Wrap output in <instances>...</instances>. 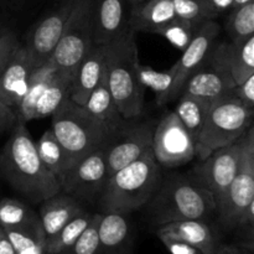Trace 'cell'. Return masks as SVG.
<instances>
[{
    "label": "cell",
    "mask_w": 254,
    "mask_h": 254,
    "mask_svg": "<svg viewBox=\"0 0 254 254\" xmlns=\"http://www.w3.org/2000/svg\"><path fill=\"white\" fill-rule=\"evenodd\" d=\"M138 77L144 88H150L156 94V104L159 107L169 103L171 87H173V74L170 69L159 72L149 66L138 64Z\"/></svg>",
    "instance_id": "cell-33"
},
{
    "label": "cell",
    "mask_w": 254,
    "mask_h": 254,
    "mask_svg": "<svg viewBox=\"0 0 254 254\" xmlns=\"http://www.w3.org/2000/svg\"><path fill=\"white\" fill-rule=\"evenodd\" d=\"M141 117L126 119L109 134L102 146L106 158L108 175L134 163L149 151H153V133L155 124L140 121Z\"/></svg>",
    "instance_id": "cell-9"
},
{
    "label": "cell",
    "mask_w": 254,
    "mask_h": 254,
    "mask_svg": "<svg viewBox=\"0 0 254 254\" xmlns=\"http://www.w3.org/2000/svg\"><path fill=\"white\" fill-rule=\"evenodd\" d=\"M176 101L178 104L174 112L196 143L212 102L186 93H181Z\"/></svg>",
    "instance_id": "cell-29"
},
{
    "label": "cell",
    "mask_w": 254,
    "mask_h": 254,
    "mask_svg": "<svg viewBox=\"0 0 254 254\" xmlns=\"http://www.w3.org/2000/svg\"><path fill=\"white\" fill-rule=\"evenodd\" d=\"M138 64V46L133 30L107 45V83L124 119L139 118L144 114L145 88L139 81Z\"/></svg>",
    "instance_id": "cell-4"
},
{
    "label": "cell",
    "mask_w": 254,
    "mask_h": 254,
    "mask_svg": "<svg viewBox=\"0 0 254 254\" xmlns=\"http://www.w3.org/2000/svg\"><path fill=\"white\" fill-rule=\"evenodd\" d=\"M129 0H93V44L109 45L129 31Z\"/></svg>",
    "instance_id": "cell-16"
},
{
    "label": "cell",
    "mask_w": 254,
    "mask_h": 254,
    "mask_svg": "<svg viewBox=\"0 0 254 254\" xmlns=\"http://www.w3.org/2000/svg\"><path fill=\"white\" fill-rule=\"evenodd\" d=\"M35 146H36L40 160L59 179L60 184H61V179L64 178L66 171L71 168L72 164L68 154L66 153L51 128L45 130L40 135L39 140L35 143Z\"/></svg>",
    "instance_id": "cell-28"
},
{
    "label": "cell",
    "mask_w": 254,
    "mask_h": 254,
    "mask_svg": "<svg viewBox=\"0 0 254 254\" xmlns=\"http://www.w3.org/2000/svg\"><path fill=\"white\" fill-rule=\"evenodd\" d=\"M198 27H200V25L193 24V22L189 21V20L175 17L170 22L160 27L155 34L159 35V36H163L173 46L184 51L191 42V40L193 39Z\"/></svg>",
    "instance_id": "cell-34"
},
{
    "label": "cell",
    "mask_w": 254,
    "mask_h": 254,
    "mask_svg": "<svg viewBox=\"0 0 254 254\" xmlns=\"http://www.w3.org/2000/svg\"><path fill=\"white\" fill-rule=\"evenodd\" d=\"M135 231L127 213H102L94 254H134Z\"/></svg>",
    "instance_id": "cell-18"
},
{
    "label": "cell",
    "mask_w": 254,
    "mask_h": 254,
    "mask_svg": "<svg viewBox=\"0 0 254 254\" xmlns=\"http://www.w3.org/2000/svg\"><path fill=\"white\" fill-rule=\"evenodd\" d=\"M161 179V166L153 151H149L108 176L97 200L99 212L129 215L143 210L158 190Z\"/></svg>",
    "instance_id": "cell-3"
},
{
    "label": "cell",
    "mask_w": 254,
    "mask_h": 254,
    "mask_svg": "<svg viewBox=\"0 0 254 254\" xmlns=\"http://www.w3.org/2000/svg\"><path fill=\"white\" fill-rule=\"evenodd\" d=\"M0 227L2 230L42 227L39 213L30 203L19 198L4 197L0 200Z\"/></svg>",
    "instance_id": "cell-27"
},
{
    "label": "cell",
    "mask_w": 254,
    "mask_h": 254,
    "mask_svg": "<svg viewBox=\"0 0 254 254\" xmlns=\"http://www.w3.org/2000/svg\"><path fill=\"white\" fill-rule=\"evenodd\" d=\"M103 149L93 151L72 165L61 179V191L82 203L98 200L108 179Z\"/></svg>",
    "instance_id": "cell-12"
},
{
    "label": "cell",
    "mask_w": 254,
    "mask_h": 254,
    "mask_svg": "<svg viewBox=\"0 0 254 254\" xmlns=\"http://www.w3.org/2000/svg\"><path fill=\"white\" fill-rule=\"evenodd\" d=\"M236 86L237 84L230 74L203 62L202 66L186 81L181 93L215 102L233 93Z\"/></svg>",
    "instance_id": "cell-20"
},
{
    "label": "cell",
    "mask_w": 254,
    "mask_h": 254,
    "mask_svg": "<svg viewBox=\"0 0 254 254\" xmlns=\"http://www.w3.org/2000/svg\"><path fill=\"white\" fill-rule=\"evenodd\" d=\"M17 117L16 112L10 107L0 103V135L5 131L12 129V127L16 124Z\"/></svg>",
    "instance_id": "cell-41"
},
{
    "label": "cell",
    "mask_w": 254,
    "mask_h": 254,
    "mask_svg": "<svg viewBox=\"0 0 254 254\" xmlns=\"http://www.w3.org/2000/svg\"><path fill=\"white\" fill-rule=\"evenodd\" d=\"M250 1H253V0H233V7H232V9H235V7H237V6H241V5L247 4V2H250ZM232 9H231V10H232Z\"/></svg>",
    "instance_id": "cell-45"
},
{
    "label": "cell",
    "mask_w": 254,
    "mask_h": 254,
    "mask_svg": "<svg viewBox=\"0 0 254 254\" xmlns=\"http://www.w3.org/2000/svg\"><path fill=\"white\" fill-rule=\"evenodd\" d=\"M254 109L236 97L235 92L212 102L196 139V159L202 160L217 149L240 140L253 126Z\"/></svg>",
    "instance_id": "cell-6"
},
{
    "label": "cell",
    "mask_w": 254,
    "mask_h": 254,
    "mask_svg": "<svg viewBox=\"0 0 254 254\" xmlns=\"http://www.w3.org/2000/svg\"><path fill=\"white\" fill-rule=\"evenodd\" d=\"M141 1H144V0H129V2H130V6L131 5L138 4V2H141Z\"/></svg>",
    "instance_id": "cell-46"
},
{
    "label": "cell",
    "mask_w": 254,
    "mask_h": 254,
    "mask_svg": "<svg viewBox=\"0 0 254 254\" xmlns=\"http://www.w3.org/2000/svg\"><path fill=\"white\" fill-rule=\"evenodd\" d=\"M253 251L246 250V248L240 247L237 245H223L221 243L218 246L217 251L215 254H253Z\"/></svg>",
    "instance_id": "cell-43"
},
{
    "label": "cell",
    "mask_w": 254,
    "mask_h": 254,
    "mask_svg": "<svg viewBox=\"0 0 254 254\" xmlns=\"http://www.w3.org/2000/svg\"><path fill=\"white\" fill-rule=\"evenodd\" d=\"M72 6L73 0H61L56 9L50 11L30 31L25 49L30 54L35 68H39L51 59L64 34Z\"/></svg>",
    "instance_id": "cell-14"
},
{
    "label": "cell",
    "mask_w": 254,
    "mask_h": 254,
    "mask_svg": "<svg viewBox=\"0 0 254 254\" xmlns=\"http://www.w3.org/2000/svg\"><path fill=\"white\" fill-rule=\"evenodd\" d=\"M206 64L230 74L236 84L254 74V36L242 42H215Z\"/></svg>",
    "instance_id": "cell-15"
},
{
    "label": "cell",
    "mask_w": 254,
    "mask_h": 254,
    "mask_svg": "<svg viewBox=\"0 0 254 254\" xmlns=\"http://www.w3.org/2000/svg\"><path fill=\"white\" fill-rule=\"evenodd\" d=\"M50 118L51 130L68 154L72 165L101 149L112 133L83 107L69 98Z\"/></svg>",
    "instance_id": "cell-5"
},
{
    "label": "cell",
    "mask_w": 254,
    "mask_h": 254,
    "mask_svg": "<svg viewBox=\"0 0 254 254\" xmlns=\"http://www.w3.org/2000/svg\"><path fill=\"white\" fill-rule=\"evenodd\" d=\"M0 254H16L4 230H0Z\"/></svg>",
    "instance_id": "cell-44"
},
{
    "label": "cell",
    "mask_w": 254,
    "mask_h": 254,
    "mask_svg": "<svg viewBox=\"0 0 254 254\" xmlns=\"http://www.w3.org/2000/svg\"><path fill=\"white\" fill-rule=\"evenodd\" d=\"M254 202V128L246 131L242 138L240 165L228 188L215 196L216 216L222 228L235 230L243 211Z\"/></svg>",
    "instance_id": "cell-7"
},
{
    "label": "cell",
    "mask_w": 254,
    "mask_h": 254,
    "mask_svg": "<svg viewBox=\"0 0 254 254\" xmlns=\"http://www.w3.org/2000/svg\"><path fill=\"white\" fill-rule=\"evenodd\" d=\"M158 238L161 241L166 250L170 252V254H205L201 252L198 248L193 247L192 245L184 241L179 240V238L170 237V236L165 235H158Z\"/></svg>",
    "instance_id": "cell-39"
},
{
    "label": "cell",
    "mask_w": 254,
    "mask_h": 254,
    "mask_svg": "<svg viewBox=\"0 0 254 254\" xmlns=\"http://www.w3.org/2000/svg\"><path fill=\"white\" fill-rule=\"evenodd\" d=\"M20 42L16 35L9 29L0 26V74L5 69L6 64H9L10 59L12 57L14 52L19 49Z\"/></svg>",
    "instance_id": "cell-38"
},
{
    "label": "cell",
    "mask_w": 254,
    "mask_h": 254,
    "mask_svg": "<svg viewBox=\"0 0 254 254\" xmlns=\"http://www.w3.org/2000/svg\"><path fill=\"white\" fill-rule=\"evenodd\" d=\"M0 179L31 206L61 191L59 179L40 160L26 124L19 121L0 150Z\"/></svg>",
    "instance_id": "cell-1"
},
{
    "label": "cell",
    "mask_w": 254,
    "mask_h": 254,
    "mask_svg": "<svg viewBox=\"0 0 254 254\" xmlns=\"http://www.w3.org/2000/svg\"><path fill=\"white\" fill-rule=\"evenodd\" d=\"M175 17L173 0H144L130 6L129 29L134 32L155 34Z\"/></svg>",
    "instance_id": "cell-23"
},
{
    "label": "cell",
    "mask_w": 254,
    "mask_h": 254,
    "mask_svg": "<svg viewBox=\"0 0 254 254\" xmlns=\"http://www.w3.org/2000/svg\"><path fill=\"white\" fill-rule=\"evenodd\" d=\"M101 217V212L94 213L91 223L86 228V231L82 233L81 237L76 241V243L71 246L68 250L62 251L57 254H94L97 243H98V226Z\"/></svg>",
    "instance_id": "cell-36"
},
{
    "label": "cell",
    "mask_w": 254,
    "mask_h": 254,
    "mask_svg": "<svg viewBox=\"0 0 254 254\" xmlns=\"http://www.w3.org/2000/svg\"><path fill=\"white\" fill-rule=\"evenodd\" d=\"M225 31L228 41L242 42L254 36V0L227 12Z\"/></svg>",
    "instance_id": "cell-31"
},
{
    "label": "cell",
    "mask_w": 254,
    "mask_h": 254,
    "mask_svg": "<svg viewBox=\"0 0 254 254\" xmlns=\"http://www.w3.org/2000/svg\"><path fill=\"white\" fill-rule=\"evenodd\" d=\"M76 71V69H74ZM74 71H62L57 69L44 93L37 101L34 112L35 119H44L51 117L52 113L69 98L72 82H73Z\"/></svg>",
    "instance_id": "cell-25"
},
{
    "label": "cell",
    "mask_w": 254,
    "mask_h": 254,
    "mask_svg": "<svg viewBox=\"0 0 254 254\" xmlns=\"http://www.w3.org/2000/svg\"><path fill=\"white\" fill-rule=\"evenodd\" d=\"M195 140L175 112H168L154 127L153 154L161 168L174 169L196 158Z\"/></svg>",
    "instance_id": "cell-10"
},
{
    "label": "cell",
    "mask_w": 254,
    "mask_h": 254,
    "mask_svg": "<svg viewBox=\"0 0 254 254\" xmlns=\"http://www.w3.org/2000/svg\"><path fill=\"white\" fill-rule=\"evenodd\" d=\"M243 138V136H242ZM242 138L235 143L217 149L198 163L186 175L213 196L222 193L237 174L240 165Z\"/></svg>",
    "instance_id": "cell-11"
},
{
    "label": "cell",
    "mask_w": 254,
    "mask_h": 254,
    "mask_svg": "<svg viewBox=\"0 0 254 254\" xmlns=\"http://www.w3.org/2000/svg\"><path fill=\"white\" fill-rule=\"evenodd\" d=\"M173 5L179 19L189 20L196 25H201L206 20H213L203 0H173Z\"/></svg>",
    "instance_id": "cell-35"
},
{
    "label": "cell",
    "mask_w": 254,
    "mask_h": 254,
    "mask_svg": "<svg viewBox=\"0 0 254 254\" xmlns=\"http://www.w3.org/2000/svg\"><path fill=\"white\" fill-rule=\"evenodd\" d=\"M93 46V0H73L71 14L51 61L62 71H74Z\"/></svg>",
    "instance_id": "cell-8"
},
{
    "label": "cell",
    "mask_w": 254,
    "mask_h": 254,
    "mask_svg": "<svg viewBox=\"0 0 254 254\" xmlns=\"http://www.w3.org/2000/svg\"><path fill=\"white\" fill-rule=\"evenodd\" d=\"M107 45H94L76 67L69 99L84 106L87 98L106 72Z\"/></svg>",
    "instance_id": "cell-19"
},
{
    "label": "cell",
    "mask_w": 254,
    "mask_h": 254,
    "mask_svg": "<svg viewBox=\"0 0 254 254\" xmlns=\"http://www.w3.org/2000/svg\"><path fill=\"white\" fill-rule=\"evenodd\" d=\"M220 31L221 27L216 20H206L202 22L178 62L169 68L173 74V87L169 96V103L179 98L186 81L202 66Z\"/></svg>",
    "instance_id": "cell-13"
},
{
    "label": "cell",
    "mask_w": 254,
    "mask_h": 254,
    "mask_svg": "<svg viewBox=\"0 0 254 254\" xmlns=\"http://www.w3.org/2000/svg\"><path fill=\"white\" fill-rule=\"evenodd\" d=\"M0 230H1V227H0Z\"/></svg>",
    "instance_id": "cell-47"
},
{
    "label": "cell",
    "mask_w": 254,
    "mask_h": 254,
    "mask_svg": "<svg viewBox=\"0 0 254 254\" xmlns=\"http://www.w3.org/2000/svg\"><path fill=\"white\" fill-rule=\"evenodd\" d=\"M93 216L94 213L86 210L67 222L51 240L46 241V254H57L73 246L88 227Z\"/></svg>",
    "instance_id": "cell-30"
},
{
    "label": "cell",
    "mask_w": 254,
    "mask_h": 254,
    "mask_svg": "<svg viewBox=\"0 0 254 254\" xmlns=\"http://www.w3.org/2000/svg\"><path fill=\"white\" fill-rule=\"evenodd\" d=\"M235 94L247 108L254 109V74L236 86Z\"/></svg>",
    "instance_id": "cell-40"
},
{
    "label": "cell",
    "mask_w": 254,
    "mask_h": 254,
    "mask_svg": "<svg viewBox=\"0 0 254 254\" xmlns=\"http://www.w3.org/2000/svg\"><path fill=\"white\" fill-rule=\"evenodd\" d=\"M233 232L237 241L235 245L254 252V202L243 211Z\"/></svg>",
    "instance_id": "cell-37"
},
{
    "label": "cell",
    "mask_w": 254,
    "mask_h": 254,
    "mask_svg": "<svg viewBox=\"0 0 254 254\" xmlns=\"http://www.w3.org/2000/svg\"><path fill=\"white\" fill-rule=\"evenodd\" d=\"M155 235H165L192 245L205 254H215L221 245L218 236L207 221L183 220L155 228Z\"/></svg>",
    "instance_id": "cell-22"
},
{
    "label": "cell",
    "mask_w": 254,
    "mask_h": 254,
    "mask_svg": "<svg viewBox=\"0 0 254 254\" xmlns=\"http://www.w3.org/2000/svg\"><path fill=\"white\" fill-rule=\"evenodd\" d=\"M213 20L223 14H227L233 7V0H203Z\"/></svg>",
    "instance_id": "cell-42"
},
{
    "label": "cell",
    "mask_w": 254,
    "mask_h": 254,
    "mask_svg": "<svg viewBox=\"0 0 254 254\" xmlns=\"http://www.w3.org/2000/svg\"><path fill=\"white\" fill-rule=\"evenodd\" d=\"M57 69L59 68L52 64L51 60H49L46 64H44L39 68L35 69V72L31 76V79H30L26 93L22 97L21 102H20L16 111H15L16 112L17 121L24 124H26L27 122L34 121V112L37 101L41 97V94L44 93L45 88L50 83V81H51L54 74L57 72Z\"/></svg>",
    "instance_id": "cell-26"
},
{
    "label": "cell",
    "mask_w": 254,
    "mask_h": 254,
    "mask_svg": "<svg viewBox=\"0 0 254 254\" xmlns=\"http://www.w3.org/2000/svg\"><path fill=\"white\" fill-rule=\"evenodd\" d=\"M83 107L91 116H93L97 121L101 122L103 126L111 131L116 130L126 119L122 117L113 97H112L111 91L107 83L106 72L101 78L99 83L97 84L96 88L91 92L89 97L87 98L86 103Z\"/></svg>",
    "instance_id": "cell-24"
},
{
    "label": "cell",
    "mask_w": 254,
    "mask_h": 254,
    "mask_svg": "<svg viewBox=\"0 0 254 254\" xmlns=\"http://www.w3.org/2000/svg\"><path fill=\"white\" fill-rule=\"evenodd\" d=\"M145 213L149 223L160 227L183 220L208 221L216 211L215 196L193 183L188 175L171 174L161 179Z\"/></svg>",
    "instance_id": "cell-2"
},
{
    "label": "cell",
    "mask_w": 254,
    "mask_h": 254,
    "mask_svg": "<svg viewBox=\"0 0 254 254\" xmlns=\"http://www.w3.org/2000/svg\"><path fill=\"white\" fill-rule=\"evenodd\" d=\"M39 206L37 213L46 241L51 240L72 218L87 210L81 201L62 191L42 201Z\"/></svg>",
    "instance_id": "cell-21"
},
{
    "label": "cell",
    "mask_w": 254,
    "mask_h": 254,
    "mask_svg": "<svg viewBox=\"0 0 254 254\" xmlns=\"http://www.w3.org/2000/svg\"><path fill=\"white\" fill-rule=\"evenodd\" d=\"M16 254H46V237L42 227L4 230Z\"/></svg>",
    "instance_id": "cell-32"
},
{
    "label": "cell",
    "mask_w": 254,
    "mask_h": 254,
    "mask_svg": "<svg viewBox=\"0 0 254 254\" xmlns=\"http://www.w3.org/2000/svg\"><path fill=\"white\" fill-rule=\"evenodd\" d=\"M35 69L30 54L20 45L0 74V103L16 111Z\"/></svg>",
    "instance_id": "cell-17"
}]
</instances>
